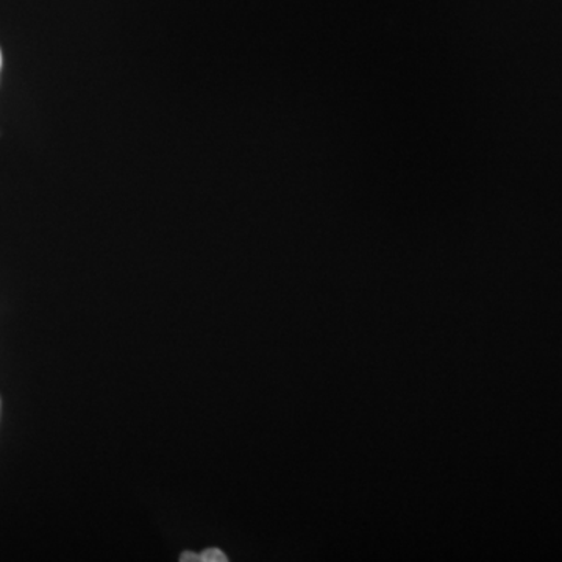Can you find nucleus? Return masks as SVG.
<instances>
[{"instance_id":"obj_1","label":"nucleus","mask_w":562,"mask_h":562,"mask_svg":"<svg viewBox=\"0 0 562 562\" xmlns=\"http://www.w3.org/2000/svg\"><path fill=\"white\" fill-rule=\"evenodd\" d=\"M202 562H227L228 558L220 549H206L201 553Z\"/></svg>"},{"instance_id":"obj_3","label":"nucleus","mask_w":562,"mask_h":562,"mask_svg":"<svg viewBox=\"0 0 562 562\" xmlns=\"http://www.w3.org/2000/svg\"><path fill=\"white\" fill-rule=\"evenodd\" d=\"M0 70H2V50H0Z\"/></svg>"},{"instance_id":"obj_2","label":"nucleus","mask_w":562,"mask_h":562,"mask_svg":"<svg viewBox=\"0 0 562 562\" xmlns=\"http://www.w3.org/2000/svg\"><path fill=\"white\" fill-rule=\"evenodd\" d=\"M180 561L181 562H202L201 554L192 553V552L181 553Z\"/></svg>"}]
</instances>
